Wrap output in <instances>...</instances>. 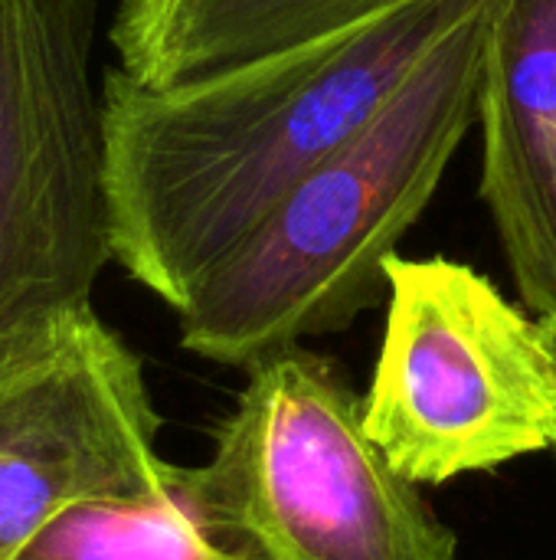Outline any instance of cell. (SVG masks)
<instances>
[{
	"label": "cell",
	"instance_id": "obj_5",
	"mask_svg": "<svg viewBox=\"0 0 556 560\" xmlns=\"http://www.w3.org/2000/svg\"><path fill=\"white\" fill-rule=\"evenodd\" d=\"M387 328L364 420L416 486L556 450V328L452 259L387 262Z\"/></svg>",
	"mask_w": 556,
	"mask_h": 560
},
{
	"label": "cell",
	"instance_id": "obj_3",
	"mask_svg": "<svg viewBox=\"0 0 556 560\" xmlns=\"http://www.w3.org/2000/svg\"><path fill=\"white\" fill-rule=\"evenodd\" d=\"M203 502L262 560H459V541L367 430L364 397L295 345L249 368Z\"/></svg>",
	"mask_w": 556,
	"mask_h": 560
},
{
	"label": "cell",
	"instance_id": "obj_1",
	"mask_svg": "<svg viewBox=\"0 0 556 560\" xmlns=\"http://www.w3.org/2000/svg\"><path fill=\"white\" fill-rule=\"evenodd\" d=\"M495 0H387L269 56L177 85L105 69L111 259L174 312L426 52Z\"/></svg>",
	"mask_w": 556,
	"mask_h": 560
},
{
	"label": "cell",
	"instance_id": "obj_7",
	"mask_svg": "<svg viewBox=\"0 0 556 560\" xmlns=\"http://www.w3.org/2000/svg\"><path fill=\"white\" fill-rule=\"evenodd\" d=\"M482 200L514 285L556 328V0H498L482 66Z\"/></svg>",
	"mask_w": 556,
	"mask_h": 560
},
{
	"label": "cell",
	"instance_id": "obj_2",
	"mask_svg": "<svg viewBox=\"0 0 556 560\" xmlns=\"http://www.w3.org/2000/svg\"><path fill=\"white\" fill-rule=\"evenodd\" d=\"M495 3L446 33L374 121L200 279L177 308L187 351L249 371L305 338L344 331L390 292L387 262L478 118Z\"/></svg>",
	"mask_w": 556,
	"mask_h": 560
},
{
	"label": "cell",
	"instance_id": "obj_9",
	"mask_svg": "<svg viewBox=\"0 0 556 560\" xmlns=\"http://www.w3.org/2000/svg\"><path fill=\"white\" fill-rule=\"evenodd\" d=\"M13 560H262L203 502L193 469L144 499H95L46 525Z\"/></svg>",
	"mask_w": 556,
	"mask_h": 560
},
{
	"label": "cell",
	"instance_id": "obj_8",
	"mask_svg": "<svg viewBox=\"0 0 556 560\" xmlns=\"http://www.w3.org/2000/svg\"><path fill=\"white\" fill-rule=\"evenodd\" d=\"M387 0H118L108 39L141 85H177L338 30Z\"/></svg>",
	"mask_w": 556,
	"mask_h": 560
},
{
	"label": "cell",
	"instance_id": "obj_6",
	"mask_svg": "<svg viewBox=\"0 0 556 560\" xmlns=\"http://www.w3.org/2000/svg\"><path fill=\"white\" fill-rule=\"evenodd\" d=\"M141 358L95 308L0 368V560L82 502L164 492Z\"/></svg>",
	"mask_w": 556,
	"mask_h": 560
},
{
	"label": "cell",
	"instance_id": "obj_4",
	"mask_svg": "<svg viewBox=\"0 0 556 560\" xmlns=\"http://www.w3.org/2000/svg\"><path fill=\"white\" fill-rule=\"evenodd\" d=\"M98 0H0V368L92 308L111 259Z\"/></svg>",
	"mask_w": 556,
	"mask_h": 560
}]
</instances>
